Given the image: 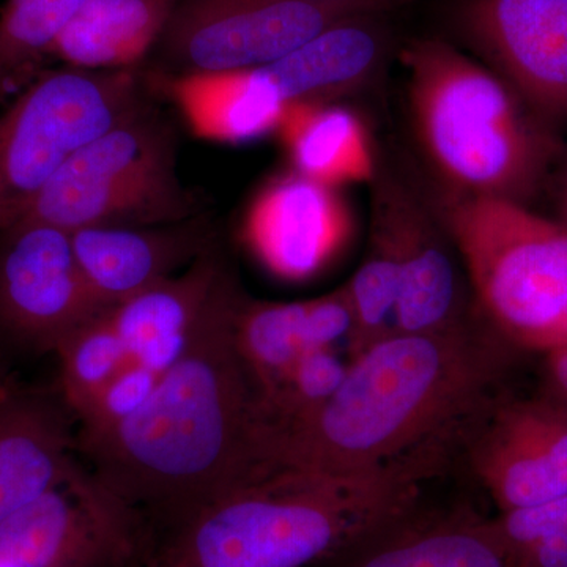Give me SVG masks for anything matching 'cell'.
<instances>
[{
  "label": "cell",
  "mask_w": 567,
  "mask_h": 567,
  "mask_svg": "<svg viewBox=\"0 0 567 567\" xmlns=\"http://www.w3.org/2000/svg\"><path fill=\"white\" fill-rule=\"evenodd\" d=\"M476 308L522 353L567 346V227L528 205L439 189Z\"/></svg>",
  "instance_id": "5b68a950"
},
{
  "label": "cell",
  "mask_w": 567,
  "mask_h": 567,
  "mask_svg": "<svg viewBox=\"0 0 567 567\" xmlns=\"http://www.w3.org/2000/svg\"><path fill=\"white\" fill-rule=\"evenodd\" d=\"M352 234L353 216L338 188L298 173L270 183L249 213L254 251L268 270L289 281L323 270Z\"/></svg>",
  "instance_id": "9a60e30c"
},
{
  "label": "cell",
  "mask_w": 567,
  "mask_h": 567,
  "mask_svg": "<svg viewBox=\"0 0 567 567\" xmlns=\"http://www.w3.org/2000/svg\"><path fill=\"white\" fill-rule=\"evenodd\" d=\"M520 353L481 312L450 330L380 339L316 412L260 436V470L349 476L436 466L447 442L465 440L495 401Z\"/></svg>",
  "instance_id": "6da1fadb"
},
{
  "label": "cell",
  "mask_w": 567,
  "mask_h": 567,
  "mask_svg": "<svg viewBox=\"0 0 567 567\" xmlns=\"http://www.w3.org/2000/svg\"><path fill=\"white\" fill-rule=\"evenodd\" d=\"M297 173L341 188L372 182L377 163L371 136L360 115L339 104H295L279 122Z\"/></svg>",
  "instance_id": "7402d4cb"
},
{
  "label": "cell",
  "mask_w": 567,
  "mask_h": 567,
  "mask_svg": "<svg viewBox=\"0 0 567 567\" xmlns=\"http://www.w3.org/2000/svg\"><path fill=\"white\" fill-rule=\"evenodd\" d=\"M413 132L440 188L528 205L561 155L558 128L484 63L442 40L402 52Z\"/></svg>",
  "instance_id": "277c9868"
},
{
  "label": "cell",
  "mask_w": 567,
  "mask_h": 567,
  "mask_svg": "<svg viewBox=\"0 0 567 567\" xmlns=\"http://www.w3.org/2000/svg\"><path fill=\"white\" fill-rule=\"evenodd\" d=\"M372 183V215L385 227L399 267L395 333L445 331L480 315L456 245L431 197L393 175L377 173Z\"/></svg>",
  "instance_id": "8fae6325"
},
{
  "label": "cell",
  "mask_w": 567,
  "mask_h": 567,
  "mask_svg": "<svg viewBox=\"0 0 567 567\" xmlns=\"http://www.w3.org/2000/svg\"><path fill=\"white\" fill-rule=\"evenodd\" d=\"M330 567H520L492 518L412 511Z\"/></svg>",
  "instance_id": "ffe728a7"
},
{
  "label": "cell",
  "mask_w": 567,
  "mask_h": 567,
  "mask_svg": "<svg viewBox=\"0 0 567 567\" xmlns=\"http://www.w3.org/2000/svg\"><path fill=\"white\" fill-rule=\"evenodd\" d=\"M70 234L85 284L106 309L171 278L208 249L204 235L188 229L93 226Z\"/></svg>",
  "instance_id": "d6986e66"
},
{
  "label": "cell",
  "mask_w": 567,
  "mask_h": 567,
  "mask_svg": "<svg viewBox=\"0 0 567 567\" xmlns=\"http://www.w3.org/2000/svg\"><path fill=\"white\" fill-rule=\"evenodd\" d=\"M520 567H567V494L492 518Z\"/></svg>",
  "instance_id": "484cf974"
},
{
  "label": "cell",
  "mask_w": 567,
  "mask_h": 567,
  "mask_svg": "<svg viewBox=\"0 0 567 567\" xmlns=\"http://www.w3.org/2000/svg\"><path fill=\"white\" fill-rule=\"evenodd\" d=\"M558 221H561L567 227V215L559 216Z\"/></svg>",
  "instance_id": "f546056e"
},
{
  "label": "cell",
  "mask_w": 567,
  "mask_h": 567,
  "mask_svg": "<svg viewBox=\"0 0 567 567\" xmlns=\"http://www.w3.org/2000/svg\"><path fill=\"white\" fill-rule=\"evenodd\" d=\"M87 0H9L0 11V99L21 91Z\"/></svg>",
  "instance_id": "603a6c76"
},
{
  "label": "cell",
  "mask_w": 567,
  "mask_h": 567,
  "mask_svg": "<svg viewBox=\"0 0 567 567\" xmlns=\"http://www.w3.org/2000/svg\"><path fill=\"white\" fill-rule=\"evenodd\" d=\"M55 354L61 369L63 402L76 420L112 380L130 368L110 309L78 328L55 350Z\"/></svg>",
  "instance_id": "cb8c5ba5"
},
{
  "label": "cell",
  "mask_w": 567,
  "mask_h": 567,
  "mask_svg": "<svg viewBox=\"0 0 567 567\" xmlns=\"http://www.w3.org/2000/svg\"><path fill=\"white\" fill-rule=\"evenodd\" d=\"M465 446L499 513L567 494V410L544 393L496 398L470 429Z\"/></svg>",
  "instance_id": "4fadbf2b"
},
{
  "label": "cell",
  "mask_w": 567,
  "mask_h": 567,
  "mask_svg": "<svg viewBox=\"0 0 567 567\" xmlns=\"http://www.w3.org/2000/svg\"><path fill=\"white\" fill-rule=\"evenodd\" d=\"M126 567H133V565L126 566Z\"/></svg>",
  "instance_id": "4dcf8cb0"
},
{
  "label": "cell",
  "mask_w": 567,
  "mask_h": 567,
  "mask_svg": "<svg viewBox=\"0 0 567 567\" xmlns=\"http://www.w3.org/2000/svg\"><path fill=\"white\" fill-rule=\"evenodd\" d=\"M357 320L354 357L395 333L399 267L385 227L372 215L371 240L363 264L346 284Z\"/></svg>",
  "instance_id": "d4e9b609"
},
{
  "label": "cell",
  "mask_w": 567,
  "mask_h": 567,
  "mask_svg": "<svg viewBox=\"0 0 567 567\" xmlns=\"http://www.w3.org/2000/svg\"><path fill=\"white\" fill-rule=\"evenodd\" d=\"M364 17L324 29L274 63L194 81L185 103L205 132L246 141L278 128L295 104L328 103L352 93L379 69L383 44Z\"/></svg>",
  "instance_id": "ba28073f"
},
{
  "label": "cell",
  "mask_w": 567,
  "mask_h": 567,
  "mask_svg": "<svg viewBox=\"0 0 567 567\" xmlns=\"http://www.w3.org/2000/svg\"><path fill=\"white\" fill-rule=\"evenodd\" d=\"M136 69L37 74L0 112V235L81 147L140 110Z\"/></svg>",
  "instance_id": "52a82bcc"
},
{
  "label": "cell",
  "mask_w": 567,
  "mask_h": 567,
  "mask_svg": "<svg viewBox=\"0 0 567 567\" xmlns=\"http://www.w3.org/2000/svg\"><path fill=\"white\" fill-rule=\"evenodd\" d=\"M358 17L330 0H178L152 52L175 81L208 80L279 61Z\"/></svg>",
  "instance_id": "9c48e42d"
},
{
  "label": "cell",
  "mask_w": 567,
  "mask_h": 567,
  "mask_svg": "<svg viewBox=\"0 0 567 567\" xmlns=\"http://www.w3.org/2000/svg\"><path fill=\"white\" fill-rule=\"evenodd\" d=\"M178 0H87L51 58L73 69H136L151 55Z\"/></svg>",
  "instance_id": "44dd1931"
},
{
  "label": "cell",
  "mask_w": 567,
  "mask_h": 567,
  "mask_svg": "<svg viewBox=\"0 0 567 567\" xmlns=\"http://www.w3.org/2000/svg\"><path fill=\"white\" fill-rule=\"evenodd\" d=\"M548 188L554 189L557 199L559 216L567 215V145L563 147L554 173H551Z\"/></svg>",
  "instance_id": "83f0119b"
},
{
  "label": "cell",
  "mask_w": 567,
  "mask_h": 567,
  "mask_svg": "<svg viewBox=\"0 0 567 567\" xmlns=\"http://www.w3.org/2000/svg\"><path fill=\"white\" fill-rule=\"evenodd\" d=\"M227 278L226 265L208 248L182 275L110 308L128 369L162 377L192 342Z\"/></svg>",
  "instance_id": "e0dca14e"
},
{
  "label": "cell",
  "mask_w": 567,
  "mask_h": 567,
  "mask_svg": "<svg viewBox=\"0 0 567 567\" xmlns=\"http://www.w3.org/2000/svg\"><path fill=\"white\" fill-rule=\"evenodd\" d=\"M330 2L346 3V6L360 11L361 14H369L372 11L401 6V3L409 2V0H330Z\"/></svg>",
  "instance_id": "f1b7e54d"
},
{
  "label": "cell",
  "mask_w": 567,
  "mask_h": 567,
  "mask_svg": "<svg viewBox=\"0 0 567 567\" xmlns=\"http://www.w3.org/2000/svg\"><path fill=\"white\" fill-rule=\"evenodd\" d=\"M544 391L567 410V346L544 354Z\"/></svg>",
  "instance_id": "4316f807"
},
{
  "label": "cell",
  "mask_w": 567,
  "mask_h": 567,
  "mask_svg": "<svg viewBox=\"0 0 567 567\" xmlns=\"http://www.w3.org/2000/svg\"><path fill=\"white\" fill-rule=\"evenodd\" d=\"M431 472L402 464L349 476L270 473L164 529L141 567L331 566L415 511Z\"/></svg>",
  "instance_id": "3957f363"
},
{
  "label": "cell",
  "mask_w": 567,
  "mask_h": 567,
  "mask_svg": "<svg viewBox=\"0 0 567 567\" xmlns=\"http://www.w3.org/2000/svg\"><path fill=\"white\" fill-rule=\"evenodd\" d=\"M235 344L257 398L271 393L312 350L346 344L354 358L357 320L347 287L297 303L245 297L235 319Z\"/></svg>",
  "instance_id": "2e32d148"
},
{
  "label": "cell",
  "mask_w": 567,
  "mask_h": 567,
  "mask_svg": "<svg viewBox=\"0 0 567 567\" xmlns=\"http://www.w3.org/2000/svg\"><path fill=\"white\" fill-rule=\"evenodd\" d=\"M188 215V196L175 177L173 136L142 104L71 155L20 221L73 233L171 224Z\"/></svg>",
  "instance_id": "8992f818"
},
{
  "label": "cell",
  "mask_w": 567,
  "mask_h": 567,
  "mask_svg": "<svg viewBox=\"0 0 567 567\" xmlns=\"http://www.w3.org/2000/svg\"><path fill=\"white\" fill-rule=\"evenodd\" d=\"M74 446L58 402L37 391L0 388V522L74 475Z\"/></svg>",
  "instance_id": "ac0fdd59"
},
{
  "label": "cell",
  "mask_w": 567,
  "mask_h": 567,
  "mask_svg": "<svg viewBox=\"0 0 567 567\" xmlns=\"http://www.w3.org/2000/svg\"><path fill=\"white\" fill-rule=\"evenodd\" d=\"M245 295L233 276L147 401L80 445L102 486L145 527L169 529L259 480L257 391L235 344Z\"/></svg>",
  "instance_id": "7a4b0ae2"
},
{
  "label": "cell",
  "mask_w": 567,
  "mask_h": 567,
  "mask_svg": "<svg viewBox=\"0 0 567 567\" xmlns=\"http://www.w3.org/2000/svg\"><path fill=\"white\" fill-rule=\"evenodd\" d=\"M461 25L540 117L567 122V0H465Z\"/></svg>",
  "instance_id": "5bb4252c"
},
{
  "label": "cell",
  "mask_w": 567,
  "mask_h": 567,
  "mask_svg": "<svg viewBox=\"0 0 567 567\" xmlns=\"http://www.w3.org/2000/svg\"><path fill=\"white\" fill-rule=\"evenodd\" d=\"M0 238V330L9 338L55 353L106 311L85 284L69 230L20 221Z\"/></svg>",
  "instance_id": "7c38bea8"
},
{
  "label": "cell",
  "mask_w": 567,
  "mask_h": 567,
  "mask_svg": "<svg viewBox=\"0 0 567 567\" xmlns=\"http://www.w3.org/2000/svg\"><path fill=\"white\" fill-rule=\"evenodd\" d=\"M145 544L142 518L78 468L0 522V567H126Z\"/></svg>",
  "instance_id": "30bf717a"
}]
</instances>
